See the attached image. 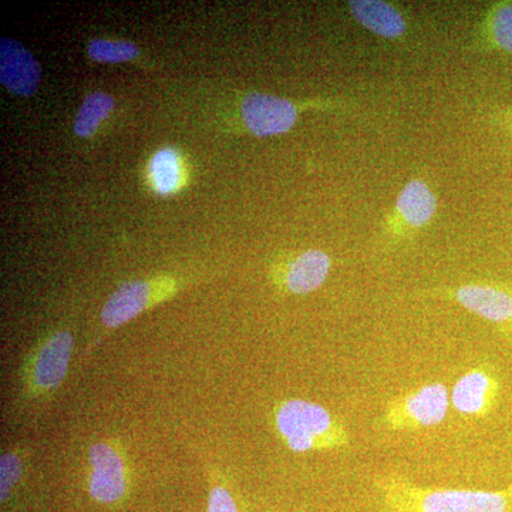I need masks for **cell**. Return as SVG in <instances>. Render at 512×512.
<instances>
[{
  "label": "cell",
  "instance_id": "cell-20",
  "mask_svg": "<svg viewBox=\"0 0 512 512\" xmlns=\"http://www.w3.org/2000/svg\"><path fill=\"white\" fill-rule=\"evenodd\" d=\"M493 120L500 126L501 130L512 137V109L498 110L493 114Z\"/></svg>",
  "mask_w": 512,
  "mask_h": 512
},
{
  "label": "cell",
  "instance_id": "cell-3",
  "mask_svg": "<svg viewBox=\"0 0 512 512\" xmlns=\"http://www.w3.org/2000/svg\"><path fill=\"white\" fill-rule=\"evenodd\" d=\"M439 211V197L421 178L407 181L382 222L384 248L396 249L426 231Z\"/></svg>",
  "mask_w": 512,
  "mask_h": 512
},
{
  "label": "cell",
  "instance_id": "cell-18",
  "mask_svg": "<svg viewBox=\"0 0 512 512\" xmlns=\"http://www.w3.org/2000/svg\"><path fill=\"white\" fill-rule=\"evenodd\" d=\"M22 468V460H20L18 454H3L2 463H0V497H2V503H5L10 491L18 483Z\"/></svg>",
  "mask_w": 512,
  "mask_h": 512
},
{
  "label": "cell",
  "instance_id": "cell-19",
  "mask_svg": "<svg viewBox=\"0 0 512 512\" xmlns=\"http://www.w3.org/2000/svg\"><path fill=\"white\" fill-rule=\"evenodd\" d=\"M207 512H239L231 493L225 487L212 488Z\"/></svg>",
  "mask_w": 512,
  "mask_h": 512
},
{
  "label": "cell",
  "instance_id": "cell-10",
  "mask_svg": "<svg viewBox=\"0 0 512 512\" xmlns=\"http://www.w3.org/2000/svg\"><path fill=\"white\" fill-rule=\"evenodd\" d=\"M73 350V336L57 332L37 349L30 365V384L37 393H50L62 384Z\"/></svg>",
  "mask_w": 512,
  "mask_h": 512
},
{
  "label": "cell",
  "instance_id": "cell-5",
  "mask_svg": "<svg viewBox=\"0 0 512 512\" xmlns=\"http://www.w3.org/2000/svg\"><path fill=\"white\" fill-rule=\"evenodd\" d=\"M450 403V393L446 384H424L419 389L387 403L382 423L386 429L393 431L436 427L446 420Z\"/></svg>",
  "mask_w": 512,
  "mask_h": 512
},
{
  "label": "cell",
  "instance_id": "cell-11",
  "mask_svg": "<svg viewBox=\"0 0 512 512\" xmlns=\"http://www.w3.org/2000/svg\"><path fill=\"white\" fill-rule=\"evenodd\" d=\"M42 69L32 53L18 40L0 39V82L18 96L29 97L36 92Z\"/></svg>",
  "mask_w": 512,
  "mask_h": 512
},
{
  "label": "cell",
  "instance_id": "cell-16",
  "mask_svg": "<svg viewBox=\"0 0 512 512\" xmlns=\"http://www.w3.org/2000/svg\"><path fill=\"white\" fill-rule=\"evenodd\" d=\"M151 177L160 194H170L177 190L181 180V164L178 154L171 148L158 151L151 160Z\"/></svg>",
  "mask_w": 512,
  "mask_h": 512
},
{
  "label": "cell",
  "instance_id": "cell-15",
  "mask_svg": "<svg viewBox=\"0 0 512 512\" xmlns=\"http://www.w3.org/2000/svg\"><path fill=\"white\" fill-rule=\"evenodd\" d=\"M114 109V100L110 94L97 92L84 99L74 119V133L79 137H90L99 128L101 121Z\"/></svg>",
  "mask_w": 512,
  "mask_h": 512
},
{
  "label": "cell",
  "instance_id": "cell-12",
  "mask_svg": "<svg viewBox=\"0 0 512 512\" xmlns=\"http://www.w3.org/2000/svg\"><path fill=\"white\" fill-rule=\"evenodd\" d=\"M353 20L367 32L386 40H399L409 32L406 15L396 5L383 0H350Z\"/></svg>",
  "mask_w": 512,
  "mask_h": 512
},
{
  "label": "cell",
  "instance_id": "cell-1",
  "mask_svg": "<svg viewBox=\"0 0 512 512\" xmlns=\"http://www.w3.org/2000/svg\"><path fill=\"white\" fill-rule=\"evenodd\" d=\"M376 488L392 512H510L512 488L503 491L423 488L399 473L380 476Z\"/></svg>",
  "mask_w": 512,
  "mask_h": 512
},
{
  "label": "cell",
  "instance_id": "cell-9",
  "mask_svg": "<svg viewBox=\"0 0 512 512\" xmlns=\"http://www.w3.org/2000/svg\"><path fill=\"white\" fill-rule=\"evenodd\" d=\"M332 269V258L320 249H308L276 266L275 279L292 295H308L325 284Z\"/></svg>",
  "mask_w": 512,
  "mask_h": 512
},
{
  "label": "cell",
  "instance_id": "cell-13",
  "mask_svg": "<svg viewBox=\"0 0 512 512\" xmlns=\"http://www.w3.org/2000/svg\"><path fill=\"white\" fill-rule=\"evenodd\" d=\"M153 286L146 281H133L121 285L101 311V320L107 328H119L138 313L144 311L151 302Z\"/></svg>",
  "mask_w": 512,
  "mask_h": 512
},
{
  "label": "cell",
  "instance_id": "cell-6",
  "mask_svg": "<svg viewBox=\"0 0 512 512\" xmlns=\"http://www.w3.org/2000/svg\"><path fill=\"white\" fill-rule=\"evenodd\" d=\"M501 396V380L490 366L468 370L451 389V406L467 417L488 416Z\"/></svg>",
  "mask_w": 512,
  "mask_h": 512
},
{
  "label": "cell",
  "instance_id": "cell-17",
  "mask_svg": "<svg viewBox=\"0 0 512 512\" xmlns=\"http://www.w3.org/2000/svg\"><path fill=\"white\" fill-rule=\"evenodd\" d=\"M89 56L96 62L120 63L136 59L138 49L131 42H111V40L96 39L89 45Z\"/></svg>",
  "mask_w": 512,
  "mask_h": 512
},
{
  "label": "cell",
  "instance_id": "cell-7",
  "mask_svg": "<svg viewBox=\"0 0 512 512\" xmlns=\"http://www.w3.org/2000/svg\"><path fill=\"white\" fill-rule=\"evenodd\" d=\"M242 120L256 137L288 133L299 116V107L284 97L249 93L241 104Z\"/></svg>",
  "mask_w": 512,
  "mask_h": 512
},
{
  "label": "cell",
  "instance_id": "cell-2",
  "mask_svg": "<svg viewBox=\"0 0 512 512\" xmlns=\"http://www.w3.org/2000/svg\"><path fill=\"white\" fill-rule=\"evenodd\" d=\"M275 427L293 453L338 450L350 446V436L338 417L322 404L292 399L278 404Z\"/></svg>",
  "mask_w": 512,
  "mask_h": 512
},
{
  "label": "cell",
  "instance_id": "cell-4",
  "mask_svg": "<svg viewBox=\"0 0 512 512\" xmlns=\"http://www.w3.org/2000/svg\"><path fill=\"white\" fill-rule=\"evenodd\" d=\"M426 295L457 303L466 311L494 326L505 343L512 346V286L504 284H466L430 289Z\"/></svg>",
  "mask_w": 512,
  "mask_h": 512
},
{
  "label": "cell",
  "instance_id": "cell-14",
  "mask_svg": "<svg viewBox=\"0 0 512 512\" xmlns=\"http://www.w3.org/2000/svg\"><path fill=\"white\" fill-rule=\"evenodd\" d=\"M476 40L487 50L512 56V0H501L485 10Z\"/></svg>",
  "mask_w": 512,
  "mask_h": 512
},
{
  "label": "cell",
  "instance_id": "cell-8",
  "mask_svg": "<svg viewBox=\"0 0 512 512\" xmlns=\"http://www.w3.org/2000/svg\"><path fill=\"white\" fill-rule=\"evenodd\" d=\"M89 491L94 500L103 504L119 501L126 493V464L111 444L96 443L90 447Z\"/></svg>",
  "mask_w": 512,
  "mask_h": 512
}]
</instances>
